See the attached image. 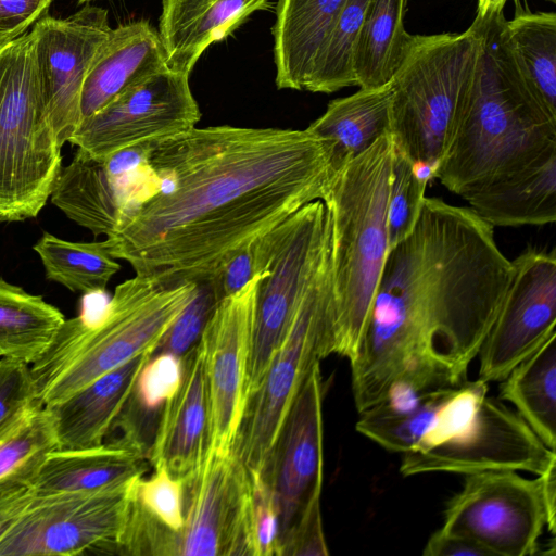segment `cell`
I'll return each mask as SVG.
<instances>
[{"instance_id":"f6af8a7d","label":"cell","mask_w":556,"mask_h":556,"mask_svg":"<svg viewBox=\"0 0 556 556\" xmlns=\"http://www.w3.org/2000/svg\"><path fill=\"white\" fill-rule=\"evenodd\" d=\"M422 555L425 556H489L481 547L466 538L438 529L428 539Z\"/></svg>"},{"instance_id":"b9f144b4","label":"cell","mask_w":556,"mask_h":556,"mask_svg":"<svg viewBox=\"0 0 556 556\" xmlns=\"http://www.w3.org/2000/svg\"><path fill=\"white\" fill-rule=\"evenodd\" d=\"M257 238L230 254L210 278L218 301L239 291L256 275L265 271Z\"/></svg>"},{"instance_id":"836d02e7","label":"cell","mask_w":556,"mask_h":556,"mask_svg":"<svg viewBox=\"0 0 556 556\" xmlns=\"http://www.w3.org/2000/svg\"><path fill=\"white\" fill-rule=\"evenodd\" d=\"M370 0H346L315 60L307 91L331 93L355 86L353 55Z\"/></svg>"},{"instance_id":"7bdbcfd3","label":"cell","mask_w":556,"mask_h":556,"mask_svg":"<svg viewBox=\"0 0 556 556\" xmlns=\"http://www.w3.org/2000/svg\"><path fill=\"white\" fill-rule=\"evenodd\" d=\"M328 554L319 501L308 509L282 541L278 556H326Z\"/></svg>"},{"instance_id":"681fc988","label":"cell","mask_w":556,"mask_h":556,"mask_svg":"<svg viewBox=\"0 0 556 556\" xmlns=\"http://www.w3.org/2000/svg\"><path fill=\"white\" fill-rule=\"evenodd\" d=\"M89 1H91V0H79L78 3L83 4V3H86V2H89Z\"/></svg>"},{"instance_id":"7402d4cb","label":"cell","mask_w":556,"mask_h":556,"mask_svg":"<svg viewBox=\"0 0 556 556\" xmlns=\"http://www.w3.org/2000/svg\"><path fill=\"white\" fill-rule=\"evenodd\" d=\"M159 36L169 71L189 75L201 54L267 10L270 0H161Z\"/></svg>"},{"instance_id":"ab89813d","label":"cell","mask_w":556,"mask_h":556,"mask_svg":"<svg viewBox=\"0 0 556 556\" xmlns=\"http://www.w3.org/2000/svg\"><path fill=\"white\" fill-rule=\"evenodd\" d=\"M249 471L252 556H278L279 514L275 495L260 471L251 469Z\"/></svg>"},{"instance_id":"5bb4252c","label":"cell","mask_w":556,"mask_h":556,"mask_svg":"<svg viewBox=\"0 0 556 556\" xmlns=\"http://www.w3.org/2000/svg\"><path fill=\"white\" fill-rule=\"evenodd\" d=\"M184 480V525L173 533L174 556H252L251 480L233 454L207 451Z\"/></svg>"},{"instance_id":"74e56055","label":"cell","mask_w":556,"mask_h":556,"mask_svg":"<svg viewBox=\"0 0 556 556\" xmlns=\"http://www.w3.org/2000/svg\"><path fill=\"white\" fill-rule=\"evenodd\" d=\"M153 468L151 477L135 481L132 497L150 516L177 532L184 525V480L164 466Z\"/></svg>"},{"instance_id":"277c9868","label":"cell","mask_w":556,"mask_h":556,"mask_svg":"<svg viewBox=\"0 0 556 556\" xmlns=\"http://www.w3.org/2000/svg\"><path fill=\"white\" fill-rule=\"evenodd\" d=\"M390 134L341 166L321 199L328 222L334 306L332 354L352 359L389 250Z\"/></svg>"},{"instance_id":"d590c367","label":"cell","mask_w":556,"mask_h":556,"mask_svg":"<svg viewBox=\"0 0 556 556\" xmlns=\"http://www.w3.org/2000/svg\"><path fill=\"white\" fill-rule=\"evenodd\" d=\"M428 182L416 166L394 149L387 212L389 250L412 232Z\"/></svg>"},{"instance_id":"4dcf8cb0","label":"cell","mask_w":556,"mask_h":556,"mask_svg":"<svg viewBox=\"0 0 556 556\" xmlns=\"http://www.w3.org/2000/svg\"><path fill=\"white\" fill-rule=\"evenodd\" d=\"M504 37L528 87L556 117V14L519 10L505 20Z\"/></svg>"},{"instance_id":"3957f363","label":"cell","mask_w":556,"mask_h":556,"mask_svg":"<svg viewBox=\"0 0 556 556\" xmlns=\"http://www.w3.org/2000/svg\"><path fill=\"white\" fill-rule=\"evenodd\" d=\"M482 34L477 80L433 179L463 197L556 154V117L538 101L504 37V12L476 15Z\"/></svg>"},{"instance_id":"5b68a950","label":"cell","mask_w":556,"mask_h":556,"mask_svg":"<svg viewBox=\"0 0 556 556\" xmlns=\"http://www.w3.org/2000/svg\"><path fill=\"white\" fill-rule=\"evenodd\" d=\"M195 286L136 274L116 286L96 318L81 313L65 319L48 351L30 365L39 402L63 401L131 358L153 353Z\"/></svg>"},{"instance_id":"52a82bcc","label":"cell","mask_w":556,"mask_h":556,"mask_svg":"<svg viewBox=\"0 0 556 556\" xmlns=\"http://www.w3.org/2000/svg\"><path fill=\"white\" fill-rule=\"evenodd\" d=\"M30 29L0 45V223L36 217L62 167Z\"/></svg>"},{"instance_id":"30bf717a","label":"cell","mask_w":556,"mask_h":556,"mask_svg":"<svg viewBox=\"0 0 556 556\" xmlns=\"http://www.w3.org/2000/svg\"><path fill=\"white\" fill-rule=\"evenodd\" d=\"M545 526L540 477L501 470L465 476L462 489L446 504L441 528L489 556H530L538 554Z\"/></svg>"},{"instance_id":"8992f818","label":"cell","mask_w":556,"mask_h":556,"mask_svg":"<svg viewBox=\"0 0 556 556\" xmlns=\"http://www.w3.org/2000/svg\"><path fill=\"white\" fill-rule=\"evenodd\" d=\"M482 53L475 18L460 34L414 35L392 87L390 136L394 149L433 173L470 100Z\"/></svg>"},{"instance_id":"f546056e","label":"cell","mask_w":556,"mask_h":556,"mask_svg":"<svg viewBox=\"0 0 556 556\" xmlns=\"http://www.w3.org/2000/svg\"><path fill=\"white\" fill-rule=\"evenodd\" d=\"M65 321L41 295L0 277V358L33 365L51 346Z\"/></svg>"},{"instance_id":"2e32d148","label":"cell","mask_w":556,"mask_h":556,"mask_svg":"<svg viewBox=\"0 0 556 556\" xmlns=\"http://www.w3.org/2000/svg\"><path fill=\"white\" fill-rule=\"evenodd\" d=\"M513 264V276L479 355V377L501 381L556 332V253L527 248Z\"/></svg>"},{"instance_id":"e575fe53","label":"cell","mask_w":556,"mask_h":556,"mask_svg":"<svg viewBox=\"0 0 556 556\" xmlns=\"http://www.w3.org/2000/svg\"><path fill=\"white\" fill-rule=\"evenodd\" d=\"M454 387L438 388L415 408L400 414L365 409L355 424L358 433L393 453L413 448L433 424L435 415Z\"/></svg>"},{"instance_id":"9a60e30c","label":"cell","mask_w":556,"mask_h":556,"mask_svg":"<svg viewBox=\"0 0 556 556\" xmlns=\"http://www.w3.org/2000/svg\"><path fill=\"white\" fill-rule=\"evenodd\" d=\"M266 273L256 275L239 291L217 303L198 342L208 393V451L217 454L231 453L242 418L256 294Z\"/></svg>"},{"instance_id":"bcb514c9","label":"cell","mask_w":556,"mask_h":556,"mask_svg":"<svg viewBox=\"0 0 556 556\" xmlns=\"http://www.w3.org/2000/svg\"><path fill=\"white\" fill-rule=\"evenodd\" d=\"M33 496L30 488L0 493V539L20 517Z\"/></svg>"},{"instance_id":"7dc6e473","label":"cell","mask_w":556,"mask_h":556,"mask_svg":"<svg viewBox=\"0 0 556 556\" xmlns=\"http://www.w3.org/2000/svg\"><path fill=\"white\" fill-rule=\"evenodd\" d=\"M539 477L546 511V527L548 532L554 535L556 530V463L552 464Z\"/></svg>"},{"instance_id":"f1b7e54d","label":"cell","mask_w":556,"mask_h":556,"mask_svg":"<svg viewBox=\"0 0 556 556\" xmlns=\"http://www.w3.org/2000/svg\"><path fill=\"white\" fill-rule=\"evenodd\" d=\"M500 382V399L509 402L540 440L555 451L556 332Z\"/></svg>"},{"instance_id":"ac0fdd59","label":"cell","mask_w":556,"mask_h":556,"mask_svg":"<svg viewBox=\"0 0 556 556\" xmlns=\"http://www.w3.org/2000/svg\"><path fill=\"white\" fill-rule=\"evenodd\" d=\"M324 391L317 363L299 391L260 471L270 485L278 507V553L282 541L320 501Z\"/></svg>"},{"instance_id":"60d3db41","label":"cell","mask_w":556,"mask_h":556,"mask_svg":"<svg viewBox=\"0 0 556 556\" xmlns=\"http://www.w3.org/2000/svg\"><path fill=\"white\" fill-rule=\"evenodd\" d=\"M38 405L30 365L0 358V434Z\"/></svg>"},{"instance_id":"c3c4849f","label":"cell","mask_w":556,"mask_h":556,"mask_svg":"<svg viewBox=\"0 0 556 556\" xmlns=\"http://www.w3.org/2000/svg\"><path fill=\"white\" fill-rule=\"evenodd\" d=\"M507 0H478L477 16L485 17L504 12Z\"/></svg>"},{"instance_id":"83f0119b","label":"cell","mask_w":556,"mask_h":556,"mask_svg":"<svg viewBox=\"0 0 556 556\" xmlns=\"http://www.w3.org/2000/svg\"><path fill=\"white\" fill-rule=\"evenodd\" d=\"M404 11L405 0H370L353 55L355 86L377 89L393 81L414 42Z\"/></svg>"},{"instance_id":"8d00e7d4","label":"cell","mask_w":556,"mask_h":556,"mask_svg":"<svg viewBox=\"0 0 556 556\" xmlns=\"http://www.w3.org/2000/svg\"><path fill=\"white\" fill-rule=\"evenodd\" d=\"M488 383L477 379L454 387L439 408L433 424L410 450L425 451L437 446L464 431L476 417L484 397Z\"/></svg>"},{"instance_id":"8fae6325","label":"cell","mask_w":556,"mask_h":556,"mask_svg":"<svg viewBox=\"0 0 556 556\" xmlns=\"http://www.w3.org/2000/svg\"><path fill=\"white\" fill-rule=\"evenodd\" d=\"M200 118L189 75L165 67L80 121L68 142L105 157L188 131Z\"/></svg>"},{"instance_id":"ffe728a7","label":"cell","mask_w":556,"mask_h":556,"mask_svg":"<svg viewBox=\"0 0 556 556\" xmlns=\"http://www.w3.org/2000/svg\"><path fill=\"white\" fill-rule=\"evenodd\" d=\"M210 442V404L203 356L197 343L182 356V377L166 402L147 458L170 475L185 478L204 460Z\"/></svg>"},{"instance_id":"1f68e13d","label":"cell","mask_w":556,"mask_h":556,"mask_svg":"<svg viewBox=\"0 0 556 556\" xmlns=\"http://www.w3.org/2000/svg\"><path fill=\"white\" fill-rule=\"evenodd\" d=\"M33 249L41 260L46 278L73 292H103L121 269L106 240L72 242L45 232Z\"/></svg>"},{"instance_id":"6da1fadb","label":"cell","mask_w":556,"mask_h":556,"mask_svg":"<svg viewBox=\"0 0 556 556\" xmlns=\"http://www.w3.org/2000/svg\"><path fill=\"white\" fill-rule=\"evenodd\" d=\"M159 181L125 206L106 237L114 258L166 283L210 279L224 261L302 206L337 172L332 147L307 129L194 127L148 143Z\"/></svg>"},{"instance_id":"d6a6232c","label":"cell","mask_w":556,"mask_h":556,"mask_svg":"<svg viewBox=\"0 0 556 556\" xmlns=\"http://www.w3.org/2000/svg\"><path fill=\"white\" fill-rule=\"evenodd\" d=\"M60 448L54 421L43 405L0 434V493L33 488L47 455Z\"/></svg>"},{"instance_id":"f35d334b","label":"cell","mask_w":556,"mask_h":556,"mask_svg":"<svg viewBox=\"0 0 556 556\" xmlns=\"http://www.w3.org/2000/svg\"><path fill=\"white\" fill-rule=\"evenodd\" d=\"M211 279L200 281L185 309L166 331L153 353L182 357L200 340L207 319L218 303Z\"/></svg>"},{"instance_id":"ee69618b","label":"cell","mask_w":556,"mask_h":556,"mask_svg":"<svg viewBox=\"0 0 556 556\" xmlns=\"http://www.w3.org/2000/svg\"><path fill=\"white\" fill-rule=\"evenodd\" d=\"M53 0H0V45L27 33L47 15Z\"/></svg>"},{"instance_id":"d4e9b609","label":"cell","mask_w":556,"mask_h":556,"mask_svg":"<svg viewBox=\"0 0 556 556\" xmlns=\"http://www.w3.org/2000/svg\"><path fill=\"white\" fill-rule=\"evenodd\" d=\"M143 456L116 443L50 452L31 488L35 495L117 489L143 476Z\"/></svg>"},{"instance_id":"7a4b0ae2","label":"cell","mask_w":556,"mask_h":556,"mask_svg":"<svg viewBox=\"0 0 556 556\" xmlns=\"http://www.w3.org/2000/svg\"><path fill=\"white\" fill-rule=\"evenodd\" d=\"M469 206L425 197L412 232L390 249L352 359L358 413L413 371L467 380L509 287L513 264Z\"/></svg>"},{"instance_id":"9c48e42d","label":"cell","mask_w":556,"mask_h":556,"mask_svg":"<svg viewBox=\"0 0 556 556\" xmlns=\"http://www.w3.org/2000/svg\"><path fill=\"white\" fill-rule=\"evenodd\" d=\"M328 240L321 200L302 206L261 236L267 273L256 294L247 396L260 384L286 337Z\"/></svg>"},{"instance_id":"4316f807","label":"cell","mask_w":556,"mask_h":556,"mask_svg":"<svg viewBox=\"0 0 556 556\" xmlns=\"http://www.w3.org/2000/svg\"><path fill=\"white\" fill-rule=\"evenodd\" d=\"M392 83L377 89H361L329 102L325 113L306 129L332 147L337 170L390 134Z\"/></svg>"},{"instance_id":"d6986e66","label":"cell","mask_w":556,"mask_h":556,"mask_svg":"<svg viewBox=\"0 0 556 556\" xmlns=\"http://www.w3.org/2000/svg\"><path fill=\"white\" fill-rule=\"evenodd\" d=\"M146 151L140 146L96 157L77 149L58 174L50 193L52 204L93 236H111L130 202L127 184L146 164Z\"/></svg>"},{"instance_id":"f907efd6","label":"cell","mask_w":556,"mask_h":556,"mask_svg":"<svg viewBox=\"0 0 556 556\" xmlns=\"http://www.w3.org/2000/svg\"><path fill=\"white\" fill-rule=\"evenodd\" d=\"M547 1H551V2H553V3H555V2H556V0H547Z\"/></svg>"},{"instance_id":"ba28073f","label":"cell","mask_w":556,"mask_h":556,"mask_svg":"<svg viewBox=\"0 0 556 556\" xmlns=\"http://www.w3.org/2000/svg\"><path fill=\"white\" fill-rule=\"evenodd\" d=\"M333 327L329 239L286 337L260 384L247 396L231 453L249 469L261 471L265 466L312 368L332 354Z\"/></svg>"},{"instance_id":"4fadbf2b","label":"cell","mask_w":556,"mask_h":556,"mask_svg":"<svg viewBox=\"0 0 556 556\" xmlns=\"http://www.w3.org/2000/svg\"><path fill=\"white\" fill-rule=\"evenodd\" d=\"M556 463L527 422L501 399L485 396L476 417L459 434L425 451L403 453L400 472L472 475L484 471H527L542 475Z\"/></svg>"},{"instance_id":"7c38bea8","label":"cell","mask_w":556,"mask_h":556,"mask_svg":"<svg viewBox=\"0 0 556 556\" xmlns=\"http://www.w3.org/2000/svg\"><path fill=\"white\" fill-rule=\"evenodd\" d=\"M135 481L100 492L34 494L0 539V556H68L113 545L125 525Z\"/></svg>"},{"instance_id":"484cf974","label":"cell","mask_w":556,"mask_h":556,"mask_svg":"<svg viewBox=\"0 0 556 556\" xmlns=\"http://www.w3.org/2000/svg\"><path fill=\"white\" fill-rule=\"evenodd\" d=\"M462 198L493 227L552 224L556 220V154Z\"/></svg>"},{"instance_id":"e0dca14e","label":"cell","mask_w":556,"mask_h":556,"mask_svg":"<svg viewBox=\"0 0 556 556\" xmlns=\"http://www.w3.org/2000/svg\"><path fill=\"white\" fill-rule=\"evenodd\" d=\"M31 30L47 114L62 147L80 122L85 78L112 31L108 11L87 5L64 18L45 15Z\"/></svg>"},{"instance_id":"603a6c76","label":"cell","mask_w":556,"mask_h":556,"mask_svg":"<svg viewBox=\"0 0 556 556\" xmlns=\"http://www.w3.org/2000/svg\"><path fill=\"white\" fill-rule=\"evenodd\" d=\"M152 354H140L63 401L45 406L53 418L60 448L103 443Z\"/></svg>"},{"instance_id":"cb8c5ba5","label":"cell","mask_w":556,"mask_h":556,"mask_svg":"<svg viewBox=\"0 0 556 556\" xmlns=\"http://www.w3.org/2000/svg\"><path fill=\"white\" fill-rule=\"evenodd\" d=\"M346 0H278L273 26L276 86L306 90L317 54Z\"/></svg>"},{"instance_id":"44dd1931","label":"cell","mask_w":556,"mask_h":556,"mask_svg":"<svg viewBox=\"0 0 556 556\" xmlns=\"http://www.w3.org/2000/svg\"><path fill=\"white\" fill-rule=\"evenodd\" d=\"M165 67L159 33L149 21H132L112 28L85 78L80 121Z\"/></svg>"}]
</instances>
